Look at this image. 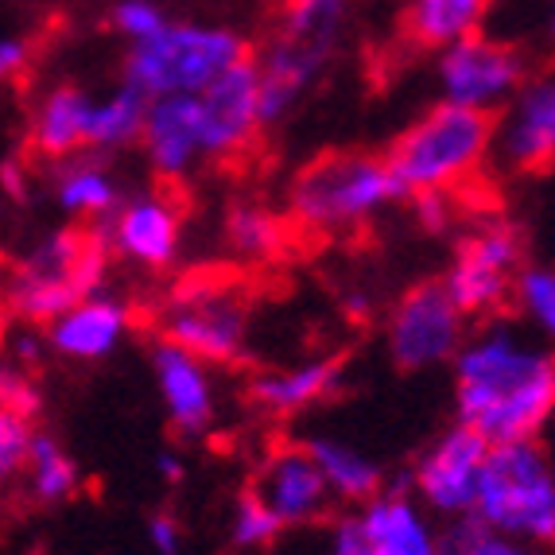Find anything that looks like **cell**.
Here are the masks:
<instances>
[{
	"mask_svg": "<svg viewBox=\"0 0 555 555\" xmlns=\"http://www.w3.org/2000/svg\"><path fill=\"white\" fill-rule=\"evenodd\" d=\"M353 16V0H284L276 28L257 47L260 125L272 129L296 113L311 86L326 75Z\"/></svg>",
	"mask_w": 555,
	"mask_h": 555,
	"instance_id": "7a4b0ae2",
	"label": "cell"
},
{
	"mask_svg": "<svg viewBox=\"0 0 555 555\" xmlns=\"http://www.w3.org/2000/svg\"><path fill=\"white\" fill-rule=\"evenodd\" d=\"M24 478H28V490L43 505H59V501L75 498L78 486H82V470L70 454L59 447L55 436L36 431L28 447V459H24Z\"/></svg>",
	"mask_w": 555,
	"mask_h": 555,
	"instance_id": "4316f807",
	"label": "cell"
},
{
	"mask_svg": "<svg viewBox=\"0 0 555 555\" xmlns=\"http://www.w3.org/2000/svg\"><path fill=\"white\" fill-rule=\"evenodd\" d=\"M509 304L520 311L532 331H540L544 338L555 334V272L552 264H537V260H525L513 276L509 287Z\"/></svg>",
	"mask_w": 555,
	"mask_h": 555,
	"instance_id": "f546056e",
	"label": "cell"
},
{
	"mask_svg": "<svg viewBox=\"0 0 555 555\" xmlns=\"http://www.w3.org/2000/svg\"><path fill=\"white\" fill-rule=\"evenodd\" d=\"M31 436H36V427H31L28 408L0 400V481H12L24 474Z\"/></svg>",
	"mask_w": 555,
	"mask_h": 555,
	"instance_id": "1f68e13d",
	"label": "cell"
},
{
	"mask_svg": "<svg viewBox=\"0 0 555 555\" xmlns=\"http://www.w3.org/2000/svg\"><path fill=\"white\" fill-rule=\"evenodd\" d=\"M9 338V350H12V358L16 361H24V365H31V361H39V353H43V338H39V326H31V323H24L20 331H12V334H4Z\"/></svg>",
	"mask_w": 555,
	"mask_h": 555,
	"instance_id": "74e56055",
	"label": "cell"
},
{
	"mask_svg": "<svg viewBox=\"0 0 555 555\" xmlns=\"http://www.w3.org/2000/svg\"><path fill=\"white\" fill-rule=\"evenodd\" d=\"M454 412L486 443L540 439L555 412V358L505 319H490L454 350Z\"/></svg>",
	"mask_w": 555,
	"mask_h": 555,
	"instance_id": "6da1fadb",
	"label": "cell"
},
{
	"mask_svg": "<svg viewBox=\"0 0 555 555\" xmlns=\"http://www.w3.org/2000/svg\"><path fill=\"white\" fill-rule=\"evenodd\" d=\"M102 237L109 245V257H120L132 269L164 272L176 264L183 245V210L164 191L120 195V203L105 218Z\"/></svg>",
	"mask_w": 555,
	"mask_h": 555,
	"instance_id": "5bb4252c",
	"label": "cell"
},
{
	"mask_svg": "<svg viewBox=\"0 0 555 555\" xmlns=\"http://www.w3.org/2000/svg\"><path fill=\"white\" fill-rule=\"evenodd\" d=\"M343 380V361L338 358H315V361H299V365H287V370H269L253 377L249 397L260 412L269 416H296L307 412L311 404L326 400Z\"/></svg>",
	"mask_w": 555,
	"mask_h": 555,
	"instance_id": "44dd1931",
	"label": "cell"
},
{
	"mask_svg": "<svg viewBox=\"0 0 555 555\" xmlns=\"http://www.w3.org/2000/svg\"><path fill=\"white\" fill-rule=\"evenodd\" d=\"M183 470H186V463H183V454H179V451L164 447V451L156 454V474L164 481H183Z\"/></svg>",
	"mask_w": 555,
	"mask_h": 555,
	"instance_id": "f35d334b",
	"label": "cell"
},
{
	"mask_svg": "<svg viewBox=\"0 0 555 555\" xmlns=\"http://www.w3.org/2000/svg\"><path fill=\"white\" fill-rule=\"evenodd\" d=\"M36 55V39L28 36H0V86L24 75Z\"/></svg>",
	"mask_w": 555,
	"mask_h": 555,
	"instance_id": "e575fe53",
	"label": "cell"
},
{
	"mask_svg": "<svg viewBox=\"0 0 555 555\" xmlns=\"http://www.w3.org/2000/svg\"><path fill=\"white\" fill-rule=\"evenodd\" d=\"M520 264L525 237L517 225L486 222L459 241L451 269L439 284L466 319H493L509 307V287Z\"/></svg>",
	"mask_w": 555,
	"mask_h": 555,
	"instance_id": "9c48e42d",
	"label": "cell"
},
{
	"mask_svg": "<svg viewBox=\"0 0 555 555\" xmlns=\"http://www.w3.org/2000/svg\"><path fill=\"white\" fill-rule=\"evenodd\" d=\"M490 443L466 424L447 427L436 443L420 454L416 470H412V486H416L420 501L439 517H466L474 513V498H478V474L481 459H486Z\"/></svg>",
	"mask_w": 555,
	"mask_h": 555,
	"instance_id": "9a60e30c",
	"label": "cell"
},
{
	"mask_svg": "<svg viewBox=\"0 0 555 555\" xmlns=\"http://www.w3.org/2000/svg\"><path fill=\"white\" fill-rule=\"evenodd\" d=\"M132 323H137V315L125 299L93 292L47 323L43 343L47 350L66 361H105L125 346Z\"/></svg>",
	"mask_w": 555,
	"mask_h": 555,
	"instance_id": "d6986e66",
	"label": "cell"
},
{
	"mask_svg": "<svg viewBox=\"0 0 555 555\" xmlns=\"http://www.w3.org/2000/svg\"><path fill=\"white\" fill-rule=\"evenodd\" d=\"M152 377H156L159 400H164L167 424L179 436H206L218 420V385L203 358H195L183 346L159 338L152 346Z\"/></svg>",
	"mask_w": 555,
	"mask_h": 555,
	"instance_id": "e0dca14e",
	"label": "cell"
},
{
	"mask_svg": "<svg viewBox=\"0 0 555 555\" xmlns=\"http://www.w3.org/2000/svg\"><path fill=\"white\" fill-rule=\"evenodd\" d=\"M474 517L537 547L552 544L555 474L544 439L490 443V451L481 459Z\"/></svg>",
	"mask_w": 555,
	"mask_h": 555,
	"instance_id": "52a82bcc",
	"label": "cell"
},
{
	"mask_svg": "<svg viewBox=\"0 0 555 555\" xmlns=\"http://www.w3.org/2000/svg\"><path fill=\"white\" fill-rule=\"evenodd\" d=\"M284 528L280 520L269 513V505L257 498L253 490H245L233 505V517H230V540L233 547H245V552H257V547H269L272 540L280 537Z\"/></svg>",
	"mask_w": 555,
	"mask_h": 555,
	"instance_id": "4dcf8cb0",
	"label": "cell"
},
{
	"mask_svg": "<svg viewBox=\"0 0 555 555\" xmlns=\"http://www.w3.org/2000/svg\"><path fill=\"white\" fill-rule=\"evenodd\" d=\"M331 555H377L370 547V540H365V532H361L358 517H343L334 520V532H331Z\"/></svg>",
	"mask_w": 555,
	"mask_h": 555,
	"instance_id": "8d00e7d4",
	"label": "cell"
},
{
	"mask_svg": "<svg viewBox=\"0 0 555 555\" xmlns=\"http://www.w3.org/2000/svg\"><path fill=\"white\" fill-rule=\"evenodd\" d=\"M490 140L493 113L439 102L400 132L397 144L385 152V164L404 198L424 191L459 195L490 164Z\"/></svg>",
	"mask_w": 555,
	"mask_h": 555,
	"instance_id": "277c9868",
	"label": "cell"
},
{
	"mask_svg": "<svg viewBox=\"0 0 555 555\" xmlns=\"http://www.w3.org/2000/svg\"><path fill=\"white\" fill-rule=\"evenodd\" d=\"M493 0H408L404 39L416 51H443L454 39L481 31Z\"/></svg>",
	"mask_w": 555,
	"mask_h": 555,
	"instance_id": "d4e9b609",
	"label": "cell"
},
{
	"mask_svg": "<svg viewBox=\"0 0 555 555\" xmlns=\"http://www.w3.org/2000/svg\"><path fill=\"white\" fill-rule=\"evenodd\" d=\"M183 525H179L171 513H156V517L149 520V544L156 555H183Z\"/></svg>",
	"mask_w": 555,
	"mask_h": 555,
	"instance_id": "d590c367",
	"label": "cell"
},
{
	"mask_svg": "<svg viewBox=\"0 0 555 555\" xmlns=\"http://www.w3.org/2000/svg\"><path fill=\"white\" fill-rule=\"evenodd\" d=\"M555 159V82L528 75L509 102L493 113L490 164L501 176H544Z\"/></svg>",
	"mask_w": 555,
	"mask_h": 555,
	"instance_id": "7c38bea8",
	"label": "cell"
},
{
	"mask_svg": "<svg viewBox=\"0 0 555 555\" xmlns=\"http://www.w3.org/2000/svg\"><path fill=\"white\" fill-rule=\"evenodd\" d=\"M412 218L420 222V230L443 233L454 222V195L451 191H424L412 195Z\"/></svg>",
	"mask_w": 555,
	"mask_h": 555,
	"instance_id": "836d02e7",
	"label": "cell"
},
{
	"mask_svg": "<svg viewBox=\"0 0 555 555\" xmlns=\"http://www.w3.org/2000/svg\"><path fill=\"white\" fill-rule=\"evenodd\" d=\"M249 55V39L237 28L203 24V20H167L156 36L129 43L120 82H129L144 98L198 93Z\"/></svg>",
	"mask_w": 555,
	"mask_h": 555,
	"instance_id": "5b68a950",
	"label": "cell"
},
{
	"mask_svg": "<svg viewBox=\"0 0 555 555\" xmlns=\"http://www.w3.org/2000/svg\"><path fill=\"white\" fill-rule=\"evenodd\" d=\"M9 307H4V299H0V343H4V334H9Z\"/></svg>",
	"mask_w": 555,
	"mask_h": 555,
	"instance_id": "ab89813d",
	"label": "cell"
},
{
	"mask_svg": "<svg viewBox=\"0 0 555 555\" xmlns=\"http://www.w3.org/2000/svg\"><path fill=\"white\" fill-rule=\"evenodd\" d=\"M304 451L311 454L315 470L323 474L326 490L334 501H346V505H361L370 501L373 493L385 490V470L373 463L361 447L346 443L338 436H311L304 443Z\"/></svg>",
	"mask_w": 555,
	"mask_h": 555,
	"instance_id": "cb8c5ba5",
	"label": "cell"
},
{
	"mask_svg": "<svg viewBox=\"0 0 555 555\" xmlns=\"http://www.w3.org/2000/svg\"><path fill=\"white\" fill-rule=\"evenodd\" d=\"M225 241L230 249L245 260H269L284 249L287 241V218L272 214L269 206L241 203L225 214Z\"/></svg>",
	"mask_w": 555,
	"mask_h": 555,
	"instance_id": "83f0119b",
	"label": "cell"
},
{
	"mask_svg": "<svg viewBox=\"0 0 555 555\" xmlns=\"http://www.w3.org/2000/svg\"><path fill=\"white\" fill-rule=\"evenodd\" d=\"M377 555H439V528L404 490H380L353 513Z\"/></svg>",
	"mask_w": 555,
	"mask_h": 555,
	"instance_id": "ffe728a7",
	"label": "cell"
},
{
	"mask_svg": "<svg viewBox=\"0 0 555 555\" xmlns=\"http://www.w3.org/2000/svg\"><path fill=\"white\" fill-rule=\"evenodd\" d=\"M144 109L149 98L140 90H132L129 82H120L117 90H109L102 102L90 98V113H86V152L98 156H117V152L132 149L144 129Z\"/></svg>",
	"mask_w": 555,
	"mask_h": 555,
	"instance_id": "484cf974",
	"label": "cell"
},
{
	"mask_svg": "<svg viewBox=\"0 0 555 555\" xmlns=\"http://www.w3.org/2000/svg\"><path fill=\"white\" fill-rule=\"evenodd\" d=\"M167 20L171 16H167V9L159 0H113L109 9V28L125 43H140V39L156 36Z\"/></svg>",
	"mask_w": 555,
	"mask_h": 555,
	"instance_id": "d6a6232c",
	"label": "cell"
},
{
	"mask_svg": "<svg viewBox=\"0 0 555 555\" xmlns=\"http://www.w3.org/2000/svg\"><path fill=\"white\" fill-rule=\"evenodd\" d=\"M109 272V245L102 230L63 225L39 237V245L20 260L12 284L4 292V307L20 323L47 326L82 296H93Z\"/></svg>",
	"mask_w": 555,
	"mask_h": 555,
	"instance_id": "8992f818",
	"label": "cell"
},
{
	"mask_svg": "<svg viewBox=\"0 0 555 555\" xmlns=\"http://www.w3.org/2000/svg\"><path fill=\"white\" fill-rule=\"evenodd\" d=\"M532 75L528 55L509 39H493L486 31L454 39L439 51V90L443 102L463 109L498 113Z\"/></svg>",
	"mask_w": 555,
	"mask_h": 555,
	"instance_id": "30bf717a",
	"label": "cell"
},
{
	"mask_svg": "<svg viewBox=\"0 0 555 555\" xmlns=\"http://www.w3.org/2000/svg\"><path fill=\"white\" fill-rule=\"evenodd\" d=\"M120 179L113 171V164L98 152H75V156L59 159L55 167V203L63 206V214L70 218H90L102 222L109 218V210L120 203Z\"/></svg>",
	"mask_w": 555,
	"mask_h": 555,
	"instance_id": "603a6c76",
	"label": "cell"
},
{
	"mask_svg": "<svg viewBox=\"0 0 555 555\" xmlns=\"http://www.w3.org/2000/svg\"><path fill=\"white\" fill-rule=\"evenodd\" d=\"M198 102V132H203V159H230L245 156L264 132L260 125V82L253 55L233 63L225 75L214 78L206 90L195 93Z\"/></svg>",
	"mask_w": 555,
	"mask_h": 555,
	"instance_id": "4fadbf2b",
	"label": "cell"
},
{
	"mask_svg": "<svg viewBox=\"0 0 555 555\" xmlns=\"http://www.w3.org/2000/svg\"><path fill=\"white\" fill-rule=\"evenodd\" d=\"M249 292L225 276H198L171 287L159 304V338L183 346L206 365H233L249 350Z\"/></svg>",
	"mask_w": 555,
	"mask_h": 555,
	"instance_id": "ba28073f",
	"label": "cell"
},
{
	"mask_svg": "<svg viewBox=\"0 0 555 555\" xmlns=\"http://www.w3.org/2000/svg\"><path fill=\"white\" fill-rule=\"evenodd\" d=\"M400 186L377 152H326L304 167L287 191V218L319 237H346L400 203Z\"/></svg>",
	"mask_w": 555,
	"mask_h": 555,
	"instance_id": "3957f363",
	"label": "cell"
},
{
	"mask_svg": "<svg viewBox=\"0 0 555 555\" xmlns=\"http://www.w3.org/2000/svg\"><path fill=\"white\" fill-rule=\"evenodd\" d=\"M86 113H90V93L82 86H51L39 98V105L31 109L28 140L31 152H39L43 159L59 164V159L75 156L86 149Z\"/></svg>",
	"mask_w": 555,
	"mask_h": 555,
	"instance_id": "7402d4cb",
	"label": "cell"
},
{
	"mask_svg": "<svg viewBox=\"0 0 555 555\" xmlns=\"http://www.w3.org/2000/svg\"><path fill=\"white\" fill-rule=\"evenodd\" d=\"M439 555H540L537 544L501 532V528L486 525L474 513L454 517L451 525L439 532Z\"/></svg>",
	"mask_w": 555,
	"mask_h": 555,
	"instance_id": "f1b7e54d",
	"label": "cell"
},
{
	"mask_svg": "<svg viewBox=\"0 0 555 555\" xmlns=\"http://www.w3.org/2000/svg\"><path fill=\"white\" fill-rule=\"evenodd\" d=\"M140 152L149 159L152 176L164 183L195 176L203 159V132H198V102L195 93H171V98H149L144 129H140Z\"/></svg>",
	"mask_w": 555,
	"mask_h": 555,
	"instance_id": "ac0fdd59",
	"label": "cell"
},
{
	"mask_svg": "<svg viewBox=\"0 0 555 555\" xmlns=\"http://www.w3.org/2000/svg\"><path fill=\"white\" fill-rule=\"evenodd\" d=\"M253 493H257L280 528H311L326 520L334 498L326 490L323 474L315 470L304 443H280L264 454V463L253 474Z\"/></svg>",
	"mask_w": 555,
	"mask_h": 555,
	"instance_id": "2e32d148",
	"label": "cell"
},
{
	"mask_svg": "<svg viewBox=\"0 0 555 555\" xmlns=\"http://www.w3.org/2000/svg\"><path fill=\"white\" fill-rule=\"evenodd\" d=\"M466 338V315L451 304L439 280H420L392 304L385 323V343L404 373H424L451 365Z\"/></svg>",
	"mask_w": 555,
	"mask_h": 555,
	"instance_id": "8fae6325",
	"label": "cell"
}]
</instances>
